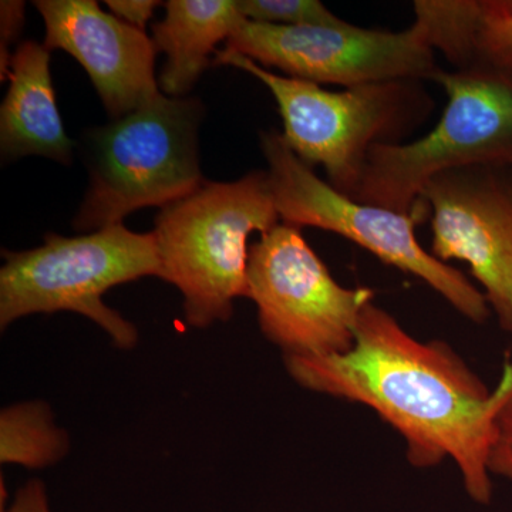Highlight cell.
I'll return each instance as SVG.
<instances>
[{
    "label": "cell",
    "mask_w": 512,
    "mask_h": 512,
    "mask_svg": "<svg viewBox=\"0 0 512 512\" xmlns=\"http://www.w3.org/2000/svg\"><path fill=\"white\" fill-rule=\"evenodd\" d=\"M70 440L55 423L45 402H25L5 407L0 414V460L26 468H45L59 463Z\"/></svg>",
    "instance_id": "obj_15"
},
{
    "label": "cell",
    "mask_w": 512,
    "mask_h": 512,
    "mask_svg": "<svg viewBox=\"0 0 512 512\" xmlns=\"http://www.w3.org/2000/svg\"><path fill=\"white\" fill-rule=\"evenodd\" d=\"M447 94L436 127L410 143L370 151L353 200L409 214L431 178L481 164H512V74L446 70L434 76Z\"/></svg>",
    "instance_id": "obj_6"
},
{
    "label": "cell",
    "mask_w": 512,
    "mask_h": 512,
    "mask_svg": "<svg viewBox=\"0 0 512 512\" xmlns=\"http://www.w3.org/2000/svg\"><path fill=\"white\" fill-rule=\"evenodd\" d=\"M289 375L312 392L375 410L406 441L416 467L453 458L474 501L493 494L488 468L495 420L512 393V363L488 390L446 343L414 339L389 312L369 303L352 348L338 355L285 356Z\"/></svg>",
    "instance_id": "obj_1"
},
{
    "label": "cell",
    "mask_w": 512,
    "mask_h": 512,
    "mask_svg": "<svg viewBox=\"0 0 512 512\" xmlns=\"http://www.w3.org/2000/svg\"><path fill=\"white\" fill-rule=\"evenodd\" d=\"M25 2L3 0L0 3V74L2 82L8 79L13 53L10 47L19 40L25 22Z\"/></svg>",
    "instance_id": "obj_18"
},
{
    "label": "cell",
    "mask_w": 512,
    "mask_h": 512,
    "mask_svg": "<svg viewBox=\"0 0 512 512\" xmlns=\"http://www.w3.org/2000/svg\"><path fill=\"white\" fill-rule=\"evenodd\" d=\"M9 89L0 107V147L8 160L26 156L72 163V138L64 131L50 74V50L26 40L13 52Z\"/></svg>",
    "instance_id": "obj_12"
},
{
    "label": "cell",
    "mask_w": 512,
    "mask_h": 512,
    "mask_svg": "<svg viewBox=\"0 0 512 512\" xmlns=\"http://www.w3.org/2000/svg\"><path fill=\"white\" fill-rule=\"evenodd\" d=\"M200 101L160 93L127 116L84 134L86 197L73 221L79 232L113 227L131 212L164 208L204 183L198 153Z\"/></svg>",
    "instance_id": "obj_4"
},
{
    "label": "cell",
    "mask_w": 512,
    "mask_h": 512,
    "mask_svg": "<svg viewBox=\"0 0 512 512\" xmlns=\"http://www.w3.org/2000/svg\"><path fill=\"white\" fill-rule=\"evenodd\" d=\"M45 45L62 49L89 74L111 119L133 113L160 94L157 49L144 30L106 13L94 0H36Z\"/></svg>",
    "instance_id": "obj_11"
},
{
    "label": "cell",
    "mask_w": 512,
    "mask_h": 512,
    "mask_svg": "<svg viewBox=\"0 0 512 512\" xmlns=\"http://www.w3.org/2000/svg\"><path fill=\"white\" fill-rule=\"evenodd\" d=\"M2 512H50L45 484L30 480L20 487L8 510Z\"/></svg>",
    "instance_id": "obj_20"
},
{
    "label": "cell",
    "mask_w": 512,
    "mask_h": 512,
    "mask_svg": "<svg viewBox=\"0 0 512 512\" xmlns=\"http://www.w3.org/2000/svg\"><path fill=\"white\" fill-rule=\"evenodd\" d=\"M261 147L281 222L349 239L384 264L426 282L471 322L484 323L490 318L484 293L463 272L437 259L417 241L416 225L426 217L423 205L404 214L353 200L299 160L279 131H262Z\"/></svg>",
    "instance_id": "obj_7"
},
{
    "label": "cell",
    "mask_w": 512,
    "mask_h": 512,
    "mask_svg": "<svg viewBox=\"0 0 512 512\" xmlns=\"http://www.w3.org/2000/svg\"><path fill=\"white\" fill-rule=\"evenodd\" d=\"M488 468L494 476L512 480V393L495 420L494 443L488 458Z\"/></svg>",
    "instance_id": "obj_17"
},
{
    "label": "cell",
    "mask_w": 512,
    "mask_h": 512,
    "mask_svg": "<svg viewBox=\"0 0 512 512\" xmlns=\"http://www.w3.org/2000/svg\"><path fill=\"white\" fill-rule=\"evenodd\" d=\"M215 66L244 70L268 87L284 121L285 143L309 167L322 165L328 183L353 197L370 151L404 143L423 126L434 101L420 80L362 84L330 92L319 84L278 76L232 50H217Z\"/></svg>",
    "instance_id": "obj_2"
},
{
    "label": "cell",
    "mask_w": 512,
    "mask_h": 512,
    "mask_svg": "<svg viewBox=\"0 0 512 512\" xmlns=\"http://www.w3.org/2000/svg\"><path fill=\"white\" fill-rule=\"evenodd\" d=\"M414 20L454 70L512 74V0H417Z\"/></svg>",
    "instance_id": "obj_13"
},
{
    "label": "cell",
    "mask_w": 512,
    "mask_h": 512,
    "mask_svg": "<svg viewBox=\"0 0 512 512\" xmlns=\"http://www.w3.org/2000/svg\"><path fill=\"white\" fill-rule=\"evenodd\" d=\"M106 5L116 18L146 32L147 23L153 18L154 10L164 3L154 0H107Z\"/></svg>",
    "instance_id": "obj_19"
},
{
    "label": "cell",
    "mask_w": 512,
    "mask_h": 512,
    "mask_svg": "<svg viewBox=\"0 0 512 512\" xmlns=\"http://www.w3.org/2000/svg\"><path fill=\"white\" fill-rule=\"evenodd\" d=\"M3 258L2 329L35 313L76 312L97 323L123 350L137 345L138 332L133 323L104 305V293L143 276L163 278L154 232L137 234L123 224L73 238L47 234L40 247L3 251Z\"/></svg>",
    "instance_id": "obj_5"
},
{
    "label": "cell",
    "mask_w": 512,
    "mask_h": 512,
    "mask_svg": "<svg viewBox=\"0 0 512 512\" xmlns=\"http://www.w3.org/2000/svg\"><path fill=\"white\" fill-rule=\"evenodd\" d=\"M242 18L278 26H339L345 20L333 15L318 0H239Z\"/></svg>",
    "instance_id": "obj_16"
},
{
    "label": "cell",
    "mask_w": 512,
    "mask_h": 512,
    "mask_svg": "<svg viewBox=\"0 0 512 512\" xmlns=\"http://www.w3.org/2000/svg\"><path fill=\"white\" fill-rule=\"evenodd\" d=\"M431 254L466 262L501 328L512 333V164H481L431 178Z\"/></svg>",
    "instance_id": "obj_10"
},
{
    "label": "cell",
    "mask_w": 512,
    "mask_h": 512,
    "mask_svg": "<svg viewBox=\"0 0 512 512\" xmlns=\"http://www.w3.org/2000/svg\"><path fill=\"white\" fill-rule=\"evenodd\" d=\"M268 173L234 183L205 180L183 200L161 208L154 235L163 281L180 289L185 319L204 329L227 322L248 292V238L281 224Z\"/></svg>",
    "instance_id": "obj_3"
},
{
    "label": "cell",
    "mask_w": 512,
    "mask_h": 512,
    "mask_svg": "<svg viewBox=\"0 0 512 512\" xmlns=\"http://www.w3.org/2000/svg\"><path fill=\"white\" fill-rule=\"evenodd\" d=\"M225 49L262 67L316 84L349 87L420 80L433 82L441 67L419 23L402 32L339 26H278L242 19Z\"/></svg>",
    "instance_id": "obj_9"
},
{
    "label": "cell",
    "mask_w": 512,
    "mask_h": 512,
    "mask_svg": "<svg viewBox=\"0 0 512 512\" xmlns=\"http://www.w3.org/2000/svg\"><path fill=\"white\" fill-rule=\"evenodd\" d=\"M164 8L165 18L153 26L154 46L167 55L158 82L165 96L184 97L244 18L234 0H168Z\"/></svg>",
    "instance_id": "obj_14"
},
{
    "label": "cell",
    "mask_w": 512,
    "mask_h": 512,
    "mask_svg": "<svg viewBox=\"0 0 512 512\" xmlns=\"http://www.w3.org/2000/svg\"><path fill=\"white\" fill-rule=\"evenodd\" d=\"M247 281L262 333L285 356L346 352L375 298L372 289L338 284L301 228L284 222L249 247Z\"/></svg>",
    "instance_id": "obj_8"
}]
</instances>
